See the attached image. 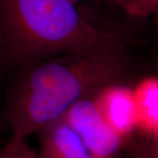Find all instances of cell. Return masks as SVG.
I'll list each match as a JSON object with an SVG mask.
<instances>
[{
    "label": "cell",
    "mask_w": 158,
    "mask_h": 158,
    "mask_svg": "<svg viewBox=\"0 0 158 158\" xmlns=\"http://www.w3.org/2000/svg\"><path fill=\"white\" fill-rule=\"evenodd\" d=\"M71 1L74 2V3H77V2H79V1H84V0H71ZM102 1H105V2H107V3L113 4L115 6H118L123 11H125V9L127 8V4H128V0H102Z\"/></svg>",
    "instance_id": "10"
},
{
    "label": "cell",
    "mask_w": 158,
    "mask_h": 158,
    "mask_svg": "<svg viewBox=\"0 0 158 158\" xmlns=\"http://www.w3.org/2000/svg\"><path fill=\"white\" fill-rule=\"evenodd\" d=\"M132 86L138 118L135 135H149L158 127V73L145 76Z\"/></svg>",
    "instance_id": "6"
},
{
    "label": "cell",
    "mask_w": 158,
    "mask_h": 158,
    "mask_svg": "<svg viewBox=\"0 0 158 158\" xmlns=\"http://www.w3.org/2000/svg\"><path fill=\"white\" fill-rule=\"evenodd\" d=\"M0 43L6 65L123 43L98 28L71 0H0Z\"/></svg>",
    "instance_id": "2"
},
{
    "label": "cell",
    "mask_w": 158,
    "mask_h": 158,
    "mask_svg": "<svg viewBox=\"0 0 158 158\" xmlns=\"http://www.w3.org/2000/svg\"><path fill=\"white\" fill-rule=\"evenodd\" d=\"M38 134L39 158H93L79 136L62 118Z\"/></svg>",
    "instance_id": "5"
},
{
    "label": "cell",
    "mask_w": 158,
    "mask_h": 158,
    "mask_svg": "<svg viewBox=\"0 0 158 158\" xmlns=\"http://www.w3.org/2000/svg\"><path fill=\"white\" fill-rule=\"evenodd\" d=\"M125 12L135 19L153 18L158 22V0H133Z\"/></svg>",
    "instance_id": "9"
},
{
    "label": "cell",
    "mask_w": 158,
    "mask_h": 158,
    "mask_svg": "<svg viewBox=\"0 0 158 158\" xmlns=\"http://www.w3.org/2000/svg\"><path fill=\"white\" fill-rule=\"evenodd\" d=\"M61 118L79 136L93 158H119L127 146L102 116L92 96L76 102Z\"/></svg>",
    "instance_id": "3"
},
{
    "label": "cell",
    "mask_w": 158,
    "mask_h": 158,
    "mask_svg": "<svg viewBox=\"0 0 158 158\" xmlns=\"http://www.w3.org/2000/svg\"><path fill=\"white\" fill-rule=\"evenodd\" d=\"M6 64L5 62V59L3 56V52H2V48H1V43H0V95H1V89H2V77H3V71L4 68L6 67Z\"/></svg>",
    "instance_id": "11"
},
{
    "label": "cell",
    "mask_w": 158,
    "mask_h": 158,
    "mask_svg": "<svg viewBox=\"0 0 158 158\" xmlns=\"http://www.w3.org/2000/svg\"><path fill=\"white\" fill-rule=\"evenodd\" d=\"M0 158H39L38 153L29 146L27 139H11L0 147Z\"/></svg>",
    "instance_id": "8"
},
{
    "label": "cell",
    "mask_w": 158,
    "mask_h": 158,
    "mask_svg": "<svg viewBox=\"0 0 158 158\" xmlns=\"http://www.w3.org/2000/svg\"><path fill=\"white\" fill-rule=\"evenodd\" d=\"M126 147L134 158H158V127L149 135H135Z\"/></svg>",
    "instance_id": "7"
},
{
    "label": "cell",
    "mask_w": 158,
    "mask_h": 158,
    "mask_svg": "<svg viewBox=\"0 0 158 158\" xmlns=\"http://www.w3.org/2000/svg\"><path fill=\"white\" fill-rule=\"evenodd\" d=\"M130 71L124 44L68 54L27 68L6 94L4 115L10 138L27 139L61 118L103 86L126 82Z\"/></svg>",
    "instance_id": "1"
},
{
    "label": "cell",
    "mask_w": 158,
    "mask_h": 158,
    "mask_svg": "<svg viewBox=\"0 0 158 158\" xmlns=\"http://www.w3.org/2000/svg\"><path fill=\"white\" fill-rule=\"evenodd\" d=\"M132 1H133V0H128V4H127V6H129V4L131 3V2H132ZM127 8H126V9H127Z\"/></svg>",
    "instance_id": "12"
},
{
    "label": "cell",
    "mask_w": 158,
    "mask_h": 158,
    "mask_svg": "<svg viewBox=\"0 0 158 158\" xmlns=\"http://www.w3.org/2000/svg\"><path fill=\"white\" fill-rule=\"evenodd\" d=\"M102 116L126 142L137 131V109L133 86L126 82L103 86L92 96Z\"/></svg>",
    "instance_id": "4"
}]
</instances>
